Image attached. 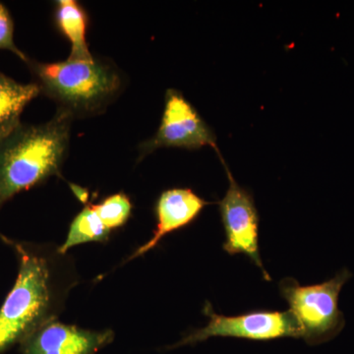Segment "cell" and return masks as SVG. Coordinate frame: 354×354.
<instances>
[{"instance_id": "1", "label": "cell", "mask_w": 354, "mask_h": 354, "mask_svg": "<svg viewBox=\"0 0 354 354\" xmlns=\"http://www.w3.org/2000/svg\"><path fill=\"white\" fill-rule=\"evenodd\" d=\"M73 118L57 109L48 122L22 124L0 142V208L22 191L59 174Z\"/></svg>"}, {"instance_id": "2", "label": "cell", "mask_w": 354, "mask_h": 354, "mask_svg": "<svg viewBox=\"0 0 354 354\" xmlns=\"http://www.w3.org/2000/svg\"><path fill=\"white\" fill-rule=\"evenodd\" d=\"M26 64L41 95L53 100L57 109L73 120L102 114L122 91L120 70L101 58H67L57 62H39L29 58Z\"/></svg>"}, {"instance_id": "3", "label": "cell", "mask_w": 354, "mask_h": 354, "mask_svg": "<svg viewBox=\"0 0 354 354\" xmlns=\"http://www.w3.org/2000/svg\"><path fill=\"white\" fill-rule=\"evenodd\" d=\"M20 266L15 285L0 308V354L27 339L46 321L50 271L41 256L15 244Z\"/></svg>"}, {"instance_id": "4", "label": "cell", "mask_w": 354, "mask_h": 354, "mask_svg": "<svg viewBox=\"0 0 354 354\" xmlns=\"http://www.w3.org/2000/svg\"><path fill=\"white\" fill-rule=\"evenodd\" d=\"M351 278V272L342 269L334 278L317 285L301 286L293 278L281 279V295L297 320L300 339L310 346L329 342L344 329L346 320L339 308V297Z\"/></svg>"}, {"instance_id": "5", "label": "cell", "mask_w": 354, "mask_h": 354, "mask_svg": "<svg viewBox=\"0 0 354 354\" xmlns=\"http://www.w3.org/2000/svg\"><path fill=\"white\" fill-rule=\"evenodd\" d=\"M203 312L209 318L208 325L186 335L172 348L198 344L214 337L262 342L283 337L300 339L299 327L290 310H257L237 316H225L216 314L212 304L207 301Z\"/></svg>"}, {"instance_id": "6", "label": "cell", "mask_w": 354, "mask_h": 354, "mask_svg": "<svg viewBox=\"0 0 354 354\" xmlns=\"http://www.w3.org/2000/svg\"><path fill=\"white\" fill-rule=\"evenodd\" d=\"M211 147L220 153L214 130L203 120L183 93L167 88L165 108L157 132L139 146V160L162 148L199 150Z\"/></svg>"}, {"instance_id": "7", "label": "cell", "mask_w": 354, "mask_h": 354, "mask_svg": "<svg viewBox=\"0 0 354 354\" xmlns=\"http://www.w3.org/2000/svg\"><path fill=\"white\" fill-rule=\"evenodd\" d=\"M228 179L225 196L218 202L221 223L225 228L223 248L228 255L244 254L262 271L266 281L271 277L266 271L259 251L260 216L253 195L235 180L221 153H218Z\"/></svg>"}, {"instance_id": "8", "label": "cell", "mask_w": 354, "mask_h": 354, "mask_svg": "<svg viewBox=\"0 0 354 354\" xmlns=\"http://www.w3.org/2000/svg\"><path fill=\"white\" fill-rule=\"evenodd\" d=\"M113 339V332H95L48 321L21 342L23 354H95Z\"/></svg>"}, {"instance_id": "9", "label": "cell", "mask_w": 354, "mask_h": 354, "mask_svg": "<svg viewBox=\"0 0 354 354\" xmlns=\"http://www.w3.org/2000/svg\"><path fill=\"white\" fill-rule=\"evenodd\" d=\"M209 204L211 203L203 199L190 188H171L164 191L156 203L157 225L153 237L137 249L132 258L152 250L167 234L189 225Z\"/></svg>"}, {"instance_id": "10", "label": "cell", "mask_w": 354, "mask_h": 354, "mask_svg": "<svg viewBox=\"0 0 354 354\" xmlns=\"http://www.w3.org/2000/svg\"><path fill=\"white\" fill-rule=\"evenodd\" d=\"M53 20L60 34L69 41L70 59H91L94 55L88 50L87 11L76 0L55 2Z\"/></svg>"}, {"instance_id": "11", "label": "cell", "mask_w": 354, "mask_h": 354, "mask_svg": "<svg viewBox=\"0 0 354 354\" xmlns=\"http://www.w3.org/2000/svg\"><path fill=\"white\" fill-rule=\"evenodd\" d=\"M39 95L34 82H17L0 71V142L21 125L26 106Z\"/></svg>"}, {"instance_id": "12", "label": "cell", "mask_w": 354, "mask_h": 354, "mask_svg": "<svg viewBox=\"0 0 354 354\" xmlns=\"http://www.w3.org/2000/svg\"><path fill=\"white\" fill-rule=\"evenodd\" d=\"M109 234L111 230L102 223L92 205H90L85 207L72 221L66 241L60 247L59 252L65 253L72 247L87 242L106 241Z\"/></svg>"}, {"instance_id": "13", "label": "cell", "mask_w": 354, "mask_h": 354, "mask_svg": "<svg viewBox=\"0 0 354 354\" xmlns=\"http://www.w3.org/2000/svg\"><path fill=\"white\" fill-rule=\"evenodd\" d=\"M92 207L111 232L114 228L122 227L132 212L131 201L124 193L111 195L100 204L92 205Z\"/></svg>"}, {"instance_id": "14", "label": "cell", "mask_w": 354, "mask_h": 354, "mask_svg": "<svg viewBox=\"0 0 354 354\" xmlns=\"http://www.w3.org/2000/svg\"><path fill=\"white\" fill-rule=\"evenodd\" d=\"M0 50L10 51L25 64L29 60V57L16 46L14 41L13 19L7 7L1 2H0Z\"/></svg>"}]
</instances>
